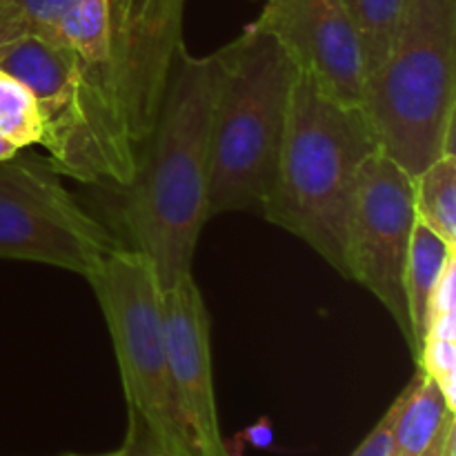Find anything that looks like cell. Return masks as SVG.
<instances>
[{"mask_svg":"<svg viewBox=\"0 0 456 456\" xmlns=\"http://www.w3.org/2000/svg\"><path fill=\"white\" fill-rule=\"evenodd\" d=\"M379 151L365 111L298 71L274 185L261 209L343 274L346 232L365 160Z\"/></svg>","mask_w":456,"mask_h":456,"instance_id":"obj_3","label":"cell"},{"mask_svg":"<svg viewBox=\"0 0 456 456\" xmlns=\"http://www.w3.org/2000/svg\"><path fill=\"white\" fill-rule=\"evenodd\" d=\"M165 343L169 374L185 426L200 456H232L221 435L214 395L209 312L194 274L163 289Z\"/></svg>","mask_w":456,"mask_h":456,"instance_id":"obj_10","label":"cell"},{"mask_svg":"<svg viewBox=\"0 0 456 456\" xmlns=\"http://www.w3.org/2000/svg\"><path fill=\"white\" fill-rule=\"evenodd\" d=\"M0 136L18 150L38 145L43 136L38 102L18 78L0 69Z\"/></svg>","mask_w":456,"mask_h":456,"instance_id":"obj_15","label":"cell"},{"mask_svg":"<svg viewBox=\"0 0 456 456\" xmlns=\"http://www.w3.org/2000/svg\"><path fill=\"white\" fill-rule=\"evenodd\" d=\"M419 370L441 387L448 403L456 408V341L426 338L417 356Z\"/></svg>","mask_w":456,"mask_h":456,"instance_id":"obj_17","label":"cell"},{"mask_svg":"<svg viewBox=\"0 0 456 456\" xmlns=\"http://www.w3.org/2000/svg\"><path fill=\"white\" fill-rule=\"evenodd\" d=\"M216 87V52L191 56L183 45L141 167L118 190L120 221L132 248L150 258L163 289L191 274L196 245L209 221V134Z\"/></svg>","mask_w":456,"mask_h":456,"instance_id":"obj_2","label":"cell"},{"mask_svg":"<svg viewBox=\"0 0 456 456\" xmlns=\"http://www.w3.org/2000/svg\"><path fill=\"white\" fill-rule=\"evenodd\" d=\"M454 421V408L441 387L419 370L396 396L390 456H421Z\"/></svg>","mask_w":456,"mask_h":456,"instance_id":"obj_11","label":"cell"},{"mask_svg":"<svg viewBox=\"0 0 456 456\" xmlns=\"http://www.w3.org/2000/svg\"><path fill=\"white\" fill-rule=\"evenodd\" d=\"M274 36L301 74L346 105H361L368 71L343 0H267L249 22Z\"/></svg>","mask_w":456,"mask_h":456,"instance_id":"obj_9","label":"cell"},{"mask_svg":"<svg viewBox=\"0 0 456 456\" xmlns=\"http://www.w3.org/2000/svg\"><path fill=\"white\" fill-rule=\"evenodd\" d=\"M239 439L243 441V444L252 445V448L265 450L274 444V430H272V426L267 419H261V421H256L254 426H249L248 430L239 436Z\"/></svg>","mask_w":456,"mask_h":456,"instance_id":"obj_20","label":"cell"},{"mask_svg":"<svg viewBox=\"0 0 456 456\" xmlns=\"http://www.w3.org/2000/svg\"><path fill=\"white\" fill-rule=\"evenodd\" d=\"M18 147L13 145V142H9L7 138L4 136H0V160H7V159H12V156H16L18 154Z\"/></svg>","mask_w":456,"mask_h":456,"instance_id":"obj_22","label":"cell"},{"mask_svg":"<svg viewBox=\"0 0 456 456\" xmlns=\"http://www.w3.org/2000/svg\"><path fill=\"white\" fill-rule=\"evenodd\" d=\"M361 107L379 150L412 178L454 151L456 0H410L392 52L365 78Z\"/></svg>","mask_w":456,"mask_h":456,"instance_id":"obj_5","label":"cell"},{"mask_svg":"<svg viewBox=\"0 0 456 456\" xmlns=\"http://www.w3.org/2000/svg\"><path fill=\"white\" fill-rule=\"evenodd\" d=\"M56 456H191V454H181L172 452V450L163 448L154 436L147 432V428L138 421L136 417L127 414V435H125V441L120 448L111 450V452L105 454H56Z\"/></svg>","mask_w":456,"mask_h":456,"instance_id":"obj_18","label":"cell"},{"mask_svg":"<svg viewBox=\"0 0 456 456\" xmlns=\"http://www.w3.org/2000/svg\"><path fill=\"white\" fill-rule=\"evenodd\" d=\"M414 212L450 248L456 249V154L439 156L414 178Z\"/></svg>","mask_w":456,"mask_h":456,"instance_id":"obj_13","label":"cell"},{"mask_svg":"<svg viewBox=\"0 0 456 456\" xmlns=\"http://www.w3.org/2000/svg\"><path fill=\"white\" fill-rule=\"evenodd\" d=\"M454 248H450L444 239L428 230L423 223H414L403 276L405 307H408L410 323L408 343L414 359L421 352L423 338H426L432 297H435L445 265H448L450 258H454Z\"/></svg>","mask_w":456,"mask_h":456,"instance_id":"obj_12","label":"cell"},{"mask_svg":"<svg viewBox=\"0 0 456 456\" xmlns=\"http://www.w3.org/2000/svg\"><path fill=\"white\" fill-rule=\"evenodd\" d=\"M421 456H456V421L450 423Z\"/></svg>","mask_w":456,"mask_h":456,"instance_id":"obj_21","label":"cell"},{"mask_svg":"<svg viewBox=\"0 0 456 456\" xmlns=\"http://www.w3.org/2000/svg\"><path fill=\"white\" fill-rule=\"evenodd\" d=\"M187 0H74L53 38L0 45V69L40 110L38 145L62 176L123 190L159 118Z\"/></svg>","mask_w":456,"mask_h":456,"instance_id":"obj_1","label":"cell"},{"mask_svg":"<svg viewBox=\"0 0 456 456\" xmlns=\"http://www.w3.org/2000/svg\"><path fill=\"white\" fill-rule=\"evenodd\" d=\"M114 248L52 160L22 150L0 160V258L61 267L89 281Z\"/></svg>","mask_w":456,"mask_h":456,"instance_id":"obj_7","label":"cell"},{"mask_svg":"<svg viewBox=\"0 0 456 456\" xmlns=\"http://www.w3.org/2000/svg\"><path fill=\"white\" fill-rule=\"evenodd\" d=\"M414 223V178L381 150L374 151L356 183L343 249V276L379 298L405 341L410 323L403 276Z\"/></svg>","mask_w":456,"mask_h":456,"instance_id":"obj_8","label":"cell"},{"mask_svg":"<svg viewBox=\"0 0 456 456\" xmlns=\"http://www.w3.org/2000/svg\"><path fill=\"white\" fill-rule=\"evenodd\" d=\"M74 0H0V45L22 36L53 38Z\"/></svg>","mask_w":456,"mask_h":456,"instance_id":"obj_16","label":"cell"},{"mask_svg":"<svg viewBox=\"0 0 456 456\" xmlns=\"http://www.w3.org/2000/svg\"><path fill=\"white\" fill-rule=\"evenodd\" d=\"M216 58L208 216L261 214L279 169L298 69L274 36L252 25Z\"/></svg>","mask_w":456,"mask_h":456,"instance_id":"obj_4","label":"cell"},{"mask_svg":"<svg viewBox=\"0 0 456 456\" xmlns=\"http://www.w3.org/2000/svg\"><path fill=\"white\" fill-rule=\"evenodd\" d=\"M395 417H396V401L387 408V412L383 414L381 421L372 428V432L361 441L359 448H356L350 456H390Z\"/></svg>","mask_w":456,"mask_h":456,"instance_id":"obj_19","label":"cell"},{"mask_svg":"<svg viewBox=\"0 0 456 456\" xmlns=\"http://www.w3.org/2000/svg\"><path fill=\"white\" fill-rule=\"evenodd\" d=\"M363 53L365 71L374 74L392 52L410 0H343Z\"/></svg>","mask_w":456,"mask_h":456,"instance_id":"obj_14","label":"cell"},{"mask_svg":"<svg viewBox=\"0 0 456 456\" xmlns=\"http://www.w3.org/2000/svg\"><path fill=\"white\" fill-rule=\"evenodd\" d=\"M89 285L110 330L127 414L136 417L163 448L200 456L174 392L163 288L151 261L138 249L116 245Z\"/></svg>","mask_w":456,"mask_h":456,"instance_id":"obj_6","label":"cell"}]
</instances>
